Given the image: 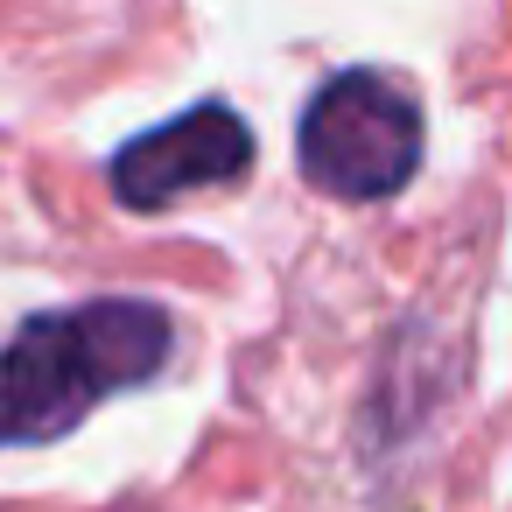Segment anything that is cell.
Here are the masks:
<instances>
[{"mask_svg": "<svg viewBox=\"0 0 512 512\" xmlns=\"http://www.w3.org/2000/svg\"><path fill=\"white\" fill-rule=\"evenodd\" d=\"M176 330L155 302H85L29 316L0 351V442L71 435L106 393L162 372Z\"/></svg>", "mask_w": 512, "mask_h": 512, "instance_id": "cell-1", "label": "cell"}, {"mask_svg": "<svg viewBox=\"0 0 512 512\" xmlns=\"http://www.w3.org/2000/svg\"><path fill=\"white\" fill-rule=\"evenodd\" d=\"M295 155L316 190L379 204L421 162V106L407 99V85H393L379 71H344L309 99V113L295 127Z\"/></svg>", "mask_w": 512, "mask_h": 512, "instance_id": "cell-2", "label": "cell"}, {"mask_svg": "<svg viewBox=\"0 0 512 512\" xmlns=\"http://www.w3.org/2000/svg\"><path fill=\"white\" fill-rule=\"evenodd\" d=\"M253 162V134L232 106H190L183 120L127 141L113 155V197L127 211H162L176 204L183 190H204V183H232L239 169Z\"/></svg>", "mask_w": 512, "mask_h": 512, "instance_id": "cell-3", "label": "cell"}]
</instances>
